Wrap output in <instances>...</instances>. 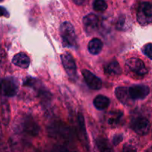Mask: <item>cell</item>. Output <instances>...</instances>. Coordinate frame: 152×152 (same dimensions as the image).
<instances>
[{
    "mask_svg": "<svg viewBox=\"0 0 152 152\" xmlns=\"http://www.w3.org/2000/svg\"><path fill=\"white\" fill-rule=\"evenodd\" d=\"M144 54L148 56L150 59H152V43H148L145 45L142 48Z\"/></svg>",
    "mask_w": 152,
    "mask_h": 152,
    "instance_id": "cell-22",
    "label": "cell"
},
{
    "mask_svg": "<svg viewBox=\"0 0 152 152\" xmlns=\"http://www.w3.org/2000/svg\"><path fill=\"white\" fill-rule=\"evenodd\" d=\"M1 117L4 126H7L10 122V112L9 105L7 102H4L1 104Z\"/></svg>",
    "mask_w": 152,
    "mask_h": 152,
    "instance_id": "cell-19",
    "label": "cell"
},
{
    "mask_svg": "<svg viewBox=\"0 0 152 152\" xmlns=\"http://www.w3.org/2000/svg\"><path fill=\"white\" fill-rule=\"evenodd\" d=\"M116 97L123 104L128 105L129 103L131 97L129 96V89L126 87H118L115 89Z\"/></svg>",
    "mask_w": 152,
    "mask_h": 152,
    "instance_id": "cell-13",
    "label": "cell"
},
{
    "mask_svg": "<svg viewBox=\"0 0 152 152\" xmlns=\"http://www.w3.org/2000/svg\"><path fill=\"white\" fill-rule=\"evenodd\" d=\"M105 71L110 75H120L122 73L121 67L117 61H112L105 66Z\"/></svg>",
    "mask_w": 152,
    "mask_h": 152,
    "instance_id": "cell-18",
    "label": "cell"
},
{
    "mask_svg": "<svg viewBox=\"0 0 152 152\" xmlns=\"http://www.w3.org/2000/svg\"><path fill=\"white\" fill-rule=\"evenodd\" d=\"M126 65L131 71L138 75H145L148 72V69L144 62L138 58H130L126 61Z\"/></svg>",
    "mask_w": 152,
    "mask_h": 152,
    "instance_id": "cell-9",
    "label": "cell"
},
{
    "mask_svg": "<svg viewBox=\"0 0 152 152\" xmlns=\"http://www.w3.org/2000/svg\"><path fill=\"white\" fill-rule=\"evenodd\" d=\"M21 129L25 134L32 137L37 136L39 133V126L31 116L24 117L22 121Z\"/></svg>",
    "mask_w": 152,
    "mask_h": 152,
    "instance_id": "cell-5",
    "label": "cell"
},
{
    "mask_svg": "<svg viewBox=\"0 0 152 152\" xmlns=\"http://www.w3.org/2000/svg\"><path fill=\"white\" fill-rule=\"evenodd\" d=\"M77 122H78V126L79 129H80V137L82 138L83 142H84L88 145V136H87V132H86V123H85V119L83 117V114L82 113H78L77 115Z\"/></svg>",
    "mask_w": 152,
    "mask_h": 152,
    "instance_id": "cell-16",
    "label": "cell"
},
{
    "mask_svg": "<svg viewBox=\"0 0 152 152\" xmlns=\"http://www.w3.org/2000/svg\"><path fill=\"white\" fill-rule=\"evenodd\" d=\"M126 18L124 16H121V17L119 19L118 22L117 24V30H120V31H123L126 28Z\"/></svg>",
    "mask_w": 152,
    "mask_h": 152,
    "instance_id": "cell-23",
    "label": "cell"
},
{
    "mask_svg": "<svg viewBox=\"0 0 152 152\" xmlns=\"http://www.w3.org/2000/svg\"><path fill=\"white\" fill-rule=\"evenodd\" d=\"M61 60L64 68L70 78H75L77 77V65L72 55L68 52H65L61 55Z\"/></svg>",
    "mask_w": 152,
    "mask_h": 152,
    "instance_id": "cell-4",
    "label": "cell"
},
{
    "mask_svg": "<svg viewBox=\"0 0 152 152\" xmlns=\"http://www.w3.org/2000/svg\"><path fill=\"white\" fill-rule=\"evenodd\" d=\"M123 152H137V148L133 144L129 142L124 145Z\"/></svg>",
    "mask_w": 152,
    "mask_h": 152,
    "instance_id": "cell-24",
    "label": "cell"
},
{
    "mask_svg": "<svg viewBox=\"0 0 152 152\" xmlns=\"http://www.w3.org/2000/svg\"><path fill=\"white\" fill-rule=\"evenodd\" d=\"M123 117V113L120 110L112 111L109 113L108 117V123L112 127H116L118 126Z\"/></svg>",
    "mask_w": 152,
    "mask_h": 152,
    "instance_id": "cell-15",
    "label": "cell"
},
{
    "mask_svg": "<svg viewBox=\"0 0 152 152\" xmlns=\"http://www.w3.org/2000/svg\"><path fill=\"white\" fill-rule=\"evenodd\" d=\"M12 62L21 68H28L30 65V59L25 53H19L13 56Z\"/></svg>",
    "mask_w": 152,
    "mask_h": 152,
    "instance_id": "cell-12",
    "label": "cell"
},
{
    "mask_svg": "<svg viewBox=\"0 0 152 152\" xmlns=\"http://www.w3.org/2000/svg\"><path fill=\"white\" fill-rule=\"evenodd\" d=\"M49 134L53 137L69 138L70 130L64 123H53L48 129Z\"/></svg>",
    "mask_w": 152,
    "mask_h": 152,
    "instance_id": "cell-7",
    "label": "cell"
},
{
    "mask_svg": "<svg viewBox=\"0 0 152 152\" xmlns=\"http://www.w3.org/2000/svg\"><path fill=\"white\" fill-rule=\"evenodd\" d=\"M137 19L142 26L152 23V4L148 1L142 2L137 12Z\"/></svg>",
    "mask_w": 152,
    "mask_h": 152,
    "instance_id": "cell-2",
    "label": "cell"
},
{
    "mask_svg": "<svg viewBox=\"0 0 152 152\" xmlns=\"http://www.w3.org/2000/svg\"><path fill=\"white\" fill-rule=\"evenodd\" d=\"M151 124L149 120L143 117H137L132 122V129L140 136L146 135L149 132Z\"/></svg>",
    "mask_w": 152,
    "mask_h": 152,
    "instance_id": "cell-6",
    "label": "cell"
},
{
    "mask_svg": "<svg viewBox=\"0 0 152 152\" xmlns=\"http://www.w3.org/2000/svg\"><path fill=\"white\" fill-rule=\"evenodd\" d=\"M110 100L107 96L103 95H98L94 99V105L98 110H104L108 108Z\"/></svg>",
    "mask_w": 152,
    "mask_h": 152,
    "instance_id": "cell-17",
    "label": "cell"
},
{
    "mask_svg": "<svg viewBox=\"0 0 152 152\" xmlns=\"http://www.w3.org/2000/svg\"><path fill=\"white\" fill-rule=\"evenodd\" d=\"M103 43L101 39L98 38H94L89 42L88 45V48L89 52L93 55H97L102 51Z\"/></svg>",
    "mask_w": 152,
    "mask_h": 152,
    "instance_id": "cell-14",
    "label": "cell"
},
{
    "mask_svg": "<svg viewBox=\"0 0 152 152\" xmlns=\"http://www.w3.org/2000/svg\"><path fill=\"white\" fill-rule=\"evenodd\" d=\"M73 1H74L75 4H78V5H81V4L84 3V0H73Z\"/></svg>",
    "mask_w": 152,
    "mask_h": 152,
    "instance_id": "cell-27",
    "label": "cell"
},
{
    "mask_svg": "<svg viewBox=\"0 0 152 152\" xmlns=\"http://www.w3.org/2000/svg\"><path fill=\"white\" fill-rule=\"evenodd\" d=\"M19 90L18 82L13 77H7L0 82V93L3 96L11 97L17 94Z\"/></svg>",
    "mask_w": 152,
    "mask_h": 152,
    "instance_id": "cell-3",
    "label": "cell"
},
{
    "mask_svg": "<svg viewBox=\"0 0 152 152\" xmlns=\"http://www.w3.org/2000/svg\"><path fill=\"white\" fill-rule=\"evenodd\" d=\"M123 140V134H116L115 136H114L112 140V143L114 146L119 145L122 141Z\"/></svg>",
    "mask_w": 152,
    "mask_h": 152,
    "instance_id": "cell-25",
    "label": "cell"
},
{
    "mask_svg": "<svg viewBox=\"0 0 152 152\" xmlns=\"http://www.w3.org/2000/svg\"><path fill=\"white\" fill-rule=\"evenodd\" d=\"M62 43L65 47L74 48L77 45V36L74 26L69 22H65L59 28Z\"/></svg>",
    "mask_w": 152,
    "mask_h": 152,
    "instance_id": "cell-1",
    "label": "cell"
},
{
    "mask_svg": "<svg viewBox=\"0 0 152 152\" xmlns=\"http://www.w3.org/2000/svg\"><path fill=\"white\" fill-rule=\"evenodd\" d=\"M83 77L86 84L90 88L94 90H99L102 86V83L99 78L87 69H84L82 71Z\"/></svg>",
    "mask_w": 152,
    "mask_h": 152,
    "instance_id": "cell-10",
    "label": "cell"
},
{
    "mask_svg": "<svg viewBox=\"0 0 152 152\" xmlns=\"http://www.w3.org/2000/svg\"><path fill=\"white\" fill-rule=\"evenodd\" d=\"M97 147L100 152H111V149L107 140L104 139H99L96 141Z\"/></svg>",
    "mask_w": 152,
    "mask_h": 152,
    "instance_id": "cell-21",
    "label": "cell"
},
{
    "mask_svg": "<svg viewBox=\"0 0 152 152\" xmlns=\"http://www.w3.org/2000/svg\"><path fill=\"white\" fill-rule=\"evenodd\" d=\"M149 88L143 85L133 86L129 88V96L133 100L143 99L149 94Z\"/></svg>",
    "mask_w": 152,
    "mask_h": 152,
    "instance_id": "cell-8",
    "label": "cell"
},
{
    "mask_svg": "<svg viewBox=\"0 0 152 152\" xmlns=\"http://www.w3.org/2000/svg\"><path fill=\"white\" fill-rule=\"evenodd\" d=\"M108 7L106 1L105 0H95L93 3L94 10L98 12H103Z\"/></svg>",
    "mask_w": 152,
    "mask_h": 152,
    "instance_id": "cell-20",
    "label": "cell"
},
{
    "mask_svg": "<svg viewBox=\"0 0 152 152\" xmlns=\"http://www.w3.org/2000/svg\"><path fill=\"white\" fill-rule=\"evenodd\" d=\"M1 124H0V138H1Z\"/></svg>",
    "mask_w": 152,
    "mask_h": 152,
    "instance_id": "cell-29",
    "label": "cell"
},
{
    "mask_svg": "<svg viewBox=\"0 0 152 152\" xmlns=\"http://www.w3.org/2000/svg\"><path fill=\"white\" fill-rule=\"evenodd\" d=\"M145 152H152V147H151V148H148V150H146V151H145Z\"/></svg>",
    "mask_w": 152,
    "mask_h": 152,
    "instance_id": "cell-28",
    "label": "cell"
},
{
    "mask_svg": "<svg viewBox=\"0 0 152 152\" xmlns=\"http://www.w3.org/2000/svg\"><path fill=\"white\" fill-rule=\"evenodd\" d=\"M2 1V0H0V1Z\"/></svg>",
    "mask_w": 152,
    "mask_h": 152,
    "instance_id": "cell-30",
    "label": "cell"
},
{
    "mask_svg": "<svg viewBox=\"0 0 152 152\" xmlns=\"http://www.w3.org/2000/svg\"><path fill=\"white\" fill-rule=\"evenodd\" d=\"M83 22L85 28H86V31L88 34H91V33L94 32L97 28L99 19H98V17L95 14L90 13V14L86 15L83 18Z\"/></svg>",
    "mask_w": 152,
    "mask_h": 152,
    "instance_id": "cell-11",
    "label": "cell"
},
{
    "mask_svg": "<svg viewBox=\"0 0 152 152\" xmlns=\"http://www.w3.org/2000/svg\"><path fill=\"white\" fill-rule=\"evenodd\" d=\"M0 16H4V17H8L9 13L7 9L4 7L0 6Z\"/></svg>",
    "mask_w": 152,
    "mask_h": 152,
    "instance_id": "cell-26",
    "label": "cell"
}]
</instances>
